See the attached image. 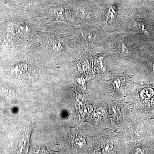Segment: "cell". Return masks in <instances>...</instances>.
<instances>
[{"mask_svg": "<svg viewBox=\"0 0 154 154\" xmlns=\"http://www.w3.org/2000/svg\"><path fill=\"white\" fill-rule=\"evenodd\" d=\"M51 45H52V48H53L54 50L58 51L63 49L62 46L61 44L60 43H58L57 42H53Z\"/></svg>", "mask_w": 154, "mask_h": 154, "instance_id": "cell-1", "label": "cell"}, {"mask_svg": "<svg viewBox=\"0 0 154 154\" xmlns=\"http://www.w3.org/2000/svg\"><path fill=\"white\" fill-rule=\"evenodd\" d=\"M118 48L121 53H127L128 52L127 48L124 44H120L119 45Z\"/></svg>", "mask_w": 154, "mask_h": 154, "instance_id": "cell-2", "label": "cell"}]
</instances>
